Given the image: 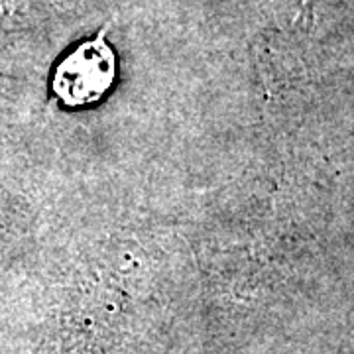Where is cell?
I'll use <instances>...</instances> for the list:
<instances>
[{"instance_id": "6da1fadb", "label": "cell", "mask_w": 354, "mask_h": 354, "mask_svg": "<svg viewBox=\"0 0 354 354\" xmlns=\"http://www.w3.org/2000/svg\"><path fill=\"white\" fill-rule=\"evenodd\" d=\"M116 51L102 30L65 53L51 73L50 87L65 109L77 111L104 101L116 85Z\"/></svg>"}]
</instances>
